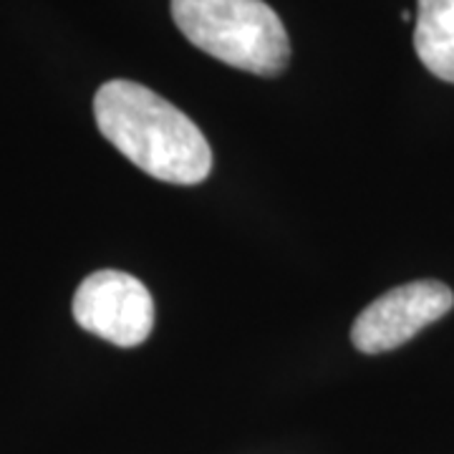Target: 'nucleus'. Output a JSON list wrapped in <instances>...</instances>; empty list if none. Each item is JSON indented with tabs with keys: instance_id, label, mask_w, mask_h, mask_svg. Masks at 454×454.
Wrapping results in <instances>:
<instances>
[{
	"instance_id": "obj_1",
	"label": "nucleus",
	"mask_w": 454,
	"mask_h": 454,
	"mask_svg": "<svg viewBox=\"0 0 454 454\" xmlns=\"http://www.w3.org/2000/svg\"><path fill=\"white\" fill-rule=\"evenodd\" d=\"M98 131L142 172L169 184L210 175L212 149L195 121L142 83L114 79L94 97Z\"/></svg>"
},
{
	"instance_id": "obj_2",
	"label": "nucleus",
	"mask_w": 454,
	"mask_h": 454,
	"mask_svg": "<svg viewBox=\"0 0 454 454\" xmlns=\"http://www.w3.org/2000/svg\"><path fill=\"white\" fill-rule=\"evenodd\" d=\"M184 38L223 64L258 76H278L291 61L288 31L262 0H172Z\"/></svg>"
},
{
	"instance_id": "obj_3",
	"label": "nucleus",
	"mask_w": 454,
	"mask_h": 454,
	"mask_svg": "<svg viewBox=\"0 0 454 454\" xmlns=\"http://www.w3.org/2000/svg\"><path fill=\"white\" fill-rule=\"evenodd\" d=\"M71 310L83 331L121 348L145 343L154 328L152 293L124 270H97L83 278Z\"/></svg>"
},
{
	"instance_id": "obj_4",
	"label": "nucleus",
	"mask_w": 454,
	"mask_h": 454,
	"mask_svg": "<svg viewBox=\"0 0 454 454\" xmlns=\"http://www.w3.org/2000/svg\"><path fill=\"white\" fill-rule=\"evenodd\" d=\"M454 306V293L439 280L396 286L358 313L351 340L361 354L394 351Z\"/></svg>"
},
{
	"instance_id": "obj_5",
	"label": "nucleus",
	"mask_w": 454,
	"mask_h": 454,
	"mask_svg": "<svg viewBox=\"0 0 454 454\" xmlns=\"http://www.w3.org/2000/svg\"><path fill=\"white\" fill-rule=\"evenodd\" d=\"M414 49L427 71L454 83V0H417Z\"/></svg>"
}]
</instances>
